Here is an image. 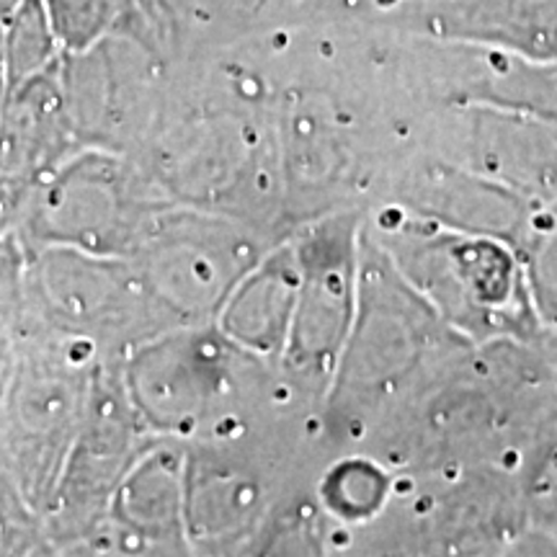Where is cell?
Here are the masks:
<instances>
[{
    "instance_id": "6da1fadb",
    "label": "cell",
    "mask_w": 557,
    "mask_h": 557,
    "mask_svg": "<svg viewBox=\"0 0 557 557\" xmlns=\"http://www.w3.org/2000/svg\"><path fill=\"white\" fill-rule=\"evenodd\" d=\"M382 11L431 41L557 62V0H393Z\"/></svg>"
},
{
    "instance_id": "7a4b0ae2",
    "label": "cell",
    "mask_w": 557,
    "mask_h": 557,
    "mask_svg": "<svg viewBox=\"0 0 557 557\" xmlns=\"http://www.w3.org/2000/svg\"><path fill=\"white\" fill-rule=\"evenodd\" d=\"M67 107L65 54L34 78L0 88V207L16 199L62 148Z\"/></svg>"
},
{
    "instance_id": "3957f363",
    "label": "cell",
    "mask_w": 557,
    "mask_h": 557,
    "mask_svg": "<svg viewBox=\"0 0 557 557\" xmlns=\"http://www.w3.org/2000/svg\"><path fill=\"white\" fill-rule=\"evenodd\" d=\"M348 292H346V261L344 248L336 261L323 263L305 276L302 295L297 299L295 329H292V348L299 359L323 364L341 344L346 329Z\"/></svg>"
},
{
    "instance_id": "277c9868",
    "label": "cell",
    "mask_w": 557,
    "mask_h": 557,
    "mask_svg": "<svg viewBox=\"0 0 557 557\" xmlns=\"http://www.w3.org/2000/svg\"><path fill=\"white\" fill-rule=\"evenodd\" d=\"M62 52L78 54L122 29L124 0H41Z\"/></svg>"
},
{
    "instance_id": "5b68a950",
    "label": "cell",
    "mask_w": 557,
    "mask_h": 557,
    "mask_svg": "<svg viewBox=\"0 0 557 557\" xmlns=\"http://www.w3.org/2000/svg\"><path fill=\"white\" fill-rule=\"evenodd\" d=\"M199 16V0H124L122 29L127 39L165 41Z\"/></svg>"
},
{
    "instance_id": "8992f818",
    "label": "cell",
    "mask_w": 557,
    "mask_h": 557,
    "mask_svg": "<svg viewBox=\"0 0 557 557\" xmlns=\"http://www.w3.org/2000/svg\"><path fill=\"white\" fill-rule=\"evenodd\" d=\"M302 0H199V16H225V18H250L261 16L274 5H295Z\"/></svg>"
},
{
    "instance_id": "52a82bcc",
    "label": "cell",
    "mask_w": 557,
    "mask_h": 557,
    "mask_svg": "<svg viewBox=\"0 0 557 557\" xmlns=\"http://www.w3.org/2000/svg\"><path fill=\"white\" fill-rule=\"evenodd\" d=\"M18 0H0V29H3L5 18H9V13L13 11V5H16Z\"/></svg>"
},
{
    "instance_id": "ba28073f",
    "label": "cell",
    "mask_w": 557,
    "mask_h": 557,
    "mask_svg": "<svg viewBox=\"0 0 557 557\" xmlns=\"http://www.w3.org/2000/svg\"><path fill=\"white\" fill-rule=\"evenodd\" d=\"M374 3H377V5H380V9H382V5H387V3H393V0H374Z\"/></svg>"
}]
</instances>
